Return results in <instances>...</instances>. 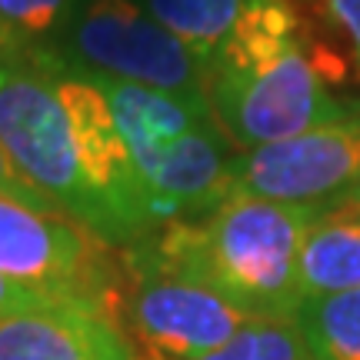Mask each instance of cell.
<instances>
[{
	"label": "cell",
	"instance_id": "6da1fadb",
	"mask_svg": "<svg viewBox=\"0 0 360 360\" xmlns=\"http://www.w3.org/2000/svg\"><path fill=\"white\" fill-rule=\"evenodd\" d=\"M340 84L281 0H250L207 64V103L237 150L354 114L360 103L337 97Z\"/></svg>",
	"mask_w": 360,
	"mask_h": 360
},
{
	"label": "cell",
	"instance_id": "7a4b0ae2",
	"mask_svg": "<svg viewBox=\"0 0 360 360\" xmlns=\"http://www.w3.org/2000/svg\"><path fill=\"white\" fill-rule=\"evenodd\" d=\"M321 207L231 193L193 220H174L130 250L227 297L250 321H294L300 307V247Z\"/></svg>",
	"mask_w": 360,
	"mask_h": 360
},
{
	"label": "cell",
	"instance_id": "3957f363",
	"mask_svg": "<svg viewBox=\"0 0 360 360\" xmlns=\"http://www.w3.org/2000/svg\"><path fill=\"white\" fill-rule=\"evenodd\" d=\"M0 147L64 217L107 244V217L84 174L74 120L40 64L0 57Z\"/></svg>",
	"mask_w": 360,
	"mask_h": 360
},
{
	"label": "cell",
	"instance_id": "277c9868",
	"mask_svg": "<svg viewBox=\"0 0 360 360\" xmlns=\"http://www.w3.org/2000/svg\"><path fill=\"white\" fill-rule=\"evenodd\" d=\"M53 53L97 77L207 97V67L157 24L141 0H80Z\"/></svg>",
	"mask_w": 360,
	"mask_h": 360
},
{
	"label": "cell",
	"instance_id": "5b68a950",
	"mask_svg": "<svg viewBox=\"0 0 360 360\" xmlns=\"http://www.w3.org/2000/svg\"><path fill=\"white\" fill-rule=\"evenodd\" d=\"M120 267L130 283L124 290V330L141 360H200L250 323L217 290L157 267L130 247L120 250Z\"/></svg>",
	"mask_w": 360,
	"mask_h": 360
},
{
	"label": "cell",
	"instance_id": "8992f818",
	"mask_svg": "<svg viewBox=\"0 0 360 360\" xmlns=\"http://www.w3.org/2000/svg\"><path fill=\"white\" fill-rule=\"evenodd\" d=\"M0 274L20 283L107 300L124 317L120 250L64 214H47L0 193Z\"/></svg>",
	"mask_w": 360,
	"mask_h": 360
},
{
	"label": "cell",
	"instance_id": "52a82bcc",
	"mask_svg": "<svg viewBox=\"0 0 360 360\" xmlns=\"http://www.w3.org/2000/svg\"><path fill=\"white\" fill-rule=\"evenodd\" d=\"M360 180V107L287 141L237 150L231 193L277 204L330 207Z\"/></svg>",
	"mask_w": 360,
	"mask_h": 360
},
{
	"label": "cell",
	"instance_id": "ba28073f",
	"mask_svg": "<svg viewBox=\"0 0 360 360\" xmlns=\"http://www.w3.org/2000/svg\"><path fill=\"white\" fill-rule=\"evenodd\" d=\"M0 360H141L107 304H60L0 317Z\"/></svg>",
	"mask_w": 360,
	"mask_h": 360
},
{
	"label": "cell",
	"instance_id": "9c48e42d",
	"mask_svg": "<svg viewBox=\"0 0 360 360\" xmlns=\"http://www.w3.org/2000/svg\"><path fill=\"white\" fill-rule=\"evenodd\" d=\"M360 287V220L321 210L300 247V294L323 297Z\"/></svg>",
	"mask_w": 360,
	"mask_h": 360
},
{
	"label": "cell",
	"instance_id": "30bf717a",
	"mask_svg": "<svg viewBox=\"0 0 360 360\" xmlns=\"http://www.w3.org/2000/svg\"><path fill=\"white\" fill-rule=\"evenodd\" d=\"M141 4L204 67L214 60L220 44L237 27L240 13L250 7V0H141Z\"/></svg>",
	"mask_w": 360,
	"mask_h": 360
},
{
	"label": "cell",
	"instance_id": "8fae6325",
	"mask_svg": "<svg viewBox=\"0 0 360 360\" xmlns=\"http://www.w3.org/2000/svg\"><path fill=\"white\" fill-rule=\"evenodd\" d=\"M294 327L314 360H360V287L304 297Z\"/></svg>",
	"mask_w": 360,
	"mask_h": 360
},
{
	"label": "cell",
	"instance_id": "7c38bea8",
	"mask_svg": "<svg viewBox=\"0 0 360 360\" xmlns=\"http://www.w3.org/2000/svg\"><path fill=\"white\" fill-rule=\"evenodd\" d=\"M80 0H0V57L30 60L57 51Z\"/></svg>",
	"mask_w": 360,
	"mask_h": 360
},
{
	"label": "cell",
	"instance_id": "4fadbf2b",
	"mask_svg": "<svg viewBox=\"0 0 360 360\" xmlns=\"http://www.w3.org/2000/svg\"><path fill=\"white\" fill-rule=\"evenodd\" d=\"M200 360H314L307 354L304 337L297 334L294 321H250L224 347Z\"/></svg>",
	"mask_w": 360,
	"mask_h": 360
},
{
	"label": "cell",
	"instance_id": "5bb4252c",
	"mask_svg": "<svg viewBox=\"0 0 360 360\" xmlns=\"http://www.w3.org/2000/svg\"><path fill=\"white\" fill-rule=\"evenodd\" d=\"M107 304L97 297H84V294H67V290H47V287H34V283H20L11 281L0 274V317H11V314H27V310H47V307H60V304ZM110 307V304H107ZM117 310V307H114ZM120 314V310H117ZM124 321V317H120Z\"/></svg>",
	"mask_w": 360,
	"mask_h": 360
},
{
	"label": "cell",
	"instance_id": "9a60e30c",
	"mask_svg": "<svg viewBox=\"0 0 360 360\" xmlns=\"http://www.w3.org/2000/svg\"><path fill=\"white\" fill-rule=\"evenodd\" d=\"M323 20L334 27L350 47L354 60L360 67V0H321Z\"/></svg>",
	"mask_w": 360,
	"mask_h": 360
},
{
	"label": "cell",
	"instance_id": "2e32d148",
	"mask_svg": "<svg viewBox=\"0 0 360 360\" xmlns=\"http://www.w3.org/2000/svg\"><path fill=\"white\" fill-rule=\"evenodd\" d=\"M0 193H4V197H13V200H20V204H27V207L47 210V214H60L30 180L17 174V167H13L11 160H7V154H4V147H0Z\"/></svg>",
	"mask_w": 360,
	"mask_h": 360
},
{
	"label": "cell",
	"instance_id": "e0dca14e",
	"mask_svg": "<svg viewBox=\"0 0 360 360\" xmlns=\"http://www.w3.org/2000/svg\"><path fill=\"white\" fill-rule=\"evenodd\" d=\"M323 210H330V214H340V217H357L360 220V180L350 187L347 193H340L330 207H323Z\"/></svg>",
	"mask_w": 360,
	"mask_h": 360
},
{
	"label": "cell",
	"instance_id": "ac0fdd59",
	"mask_svg": "<svg viewBox=\"0 0 360 360\" xmlns=\"http://www.w3.org/2000/svg\"><path fill=\"white\" fill-rule=\"evenodd\" d=\"M357 74H360V67H357Z\"/></svg>",
	"mask_w": 360,
	"mask_h": 360
}]
</instances>
